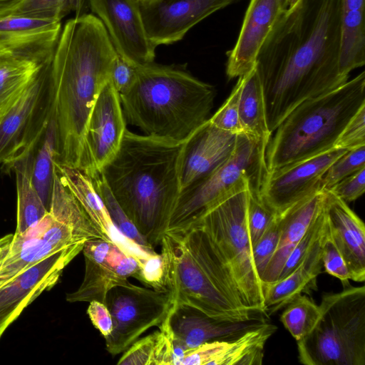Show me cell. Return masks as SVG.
Masks as SVG:
<instances>
[{"instance_id": "1", "label": "cell", "mask_w": 365, "mask_h": 365, "mask_svg": "<svg viewBox=\"0 0 365 365\" xmlns=\"http://www.w3.org/2000/svg\"><path fill=\"white\" fill-rule=\"evenodd\" d=\"M340 46L341 0H298L281 14L256 60L272 134L299 103L348 81Z\"/></svg>"}, {"instance_id": "2", "label": "cell", "mask_w": 365, "mask_h": 365, "mask_svg": "<svg viewBox=\"0 0 365 365\" xmlns=\"http://www.w3.org/2000/svg\"><path fill=\"white\" fill-rule=\"evenodd\" d=\"M117 55L104 25L93 14H78L63 26L50 66L55 163L91 176L87 124L99 93L110 81Z\"/></svg>"}, {"instance_id": "3", "label": "cell", "mask_w": 365, "mask_h": 365, "mask_svg": "<svg viewBox=\"0 0 365 365\" xmlns=\"http://www.w3.org/2000/svg\"><path fill=\"white\" fill-rule=\"evenodd\" d=\"M188 140L138 135L126 129L117 154L101 173L120 207L154 248L168 231L182 190Z\"/></svg>"}, {"instance_id": "4", "label": "cell", "mask_w": 365, "mask_h": 365, "mask_svg": "<svg viewBox=\"0 0 365 365\" xmlns=\"http://www.w3.org/2000/svg\"><path fill=\"white\" fill-rule=\"evenodd\" d=\"M135 70L133 84L120 98L125 120L145 135L185 142L209 119L215 88L185 66L152 62Z\"/></svg>"}, {"instance_id": "5", "label": "cell", "mask_w": 365, "mask_h": 365, "mask_svg": "<svg viewBox=\"0 0 365 365\" xmlns=\"http://www.w3.org/2000/svg\"><path fill=\"white\" fill-rule=\"evenodd\" d=\"M365 106V73L296 106L274 131L266 149L270 173L334 148L339 135Z\"/></svg>"}, {"instance_id": "6", "label": "cell", "mask_w": 365, "mask_h": 365, "mask_svg": "<svg viewBox=\"0 0 365 365\" xmlns=\"http://www.w3.org/2000/svg\"><path fill=\"white\" fill-rule=\"evenodd\" d=\"M249 185L250 181L244 180L187 227H197L207 235L230 273L244 307L266 314L262 284L255 267L247 227Z\"/></svg>"}, {"instance_id": "7", "label": "cell", "mask_w": 365, "mask_h": 365, "mask_svg": "<svg viewBox=\"0 0 365 365\" xmlns=\"http://www.w3.org/2000/svg\"><path fill=\"white\" fill-rule=\"evenodd\" d=\"M312 330L297 341L305 365H365V287L326 293Z\"/></svg>"}, {"instance_id": "8", "label": "cell", "mask_w": 365, "mask_h": 365, "mask_svg": "<svg viewBox=\"0 0 365 365\" xmlns=\"http://www.w3.org/2000/svg\"><path fill=\"white\" fill-rule=\"evenodd\" d=\"M160 245L165 287L173 307L186 305L210 317L230 321L247 320L262 314L236 307L221 293L187 230L166 232Z\"/></svg>"}, {"instance_id": "9", "label": "cell", "mask_w": 365, "mask_h": 365, "mask_svg": "<svg viewBox=\"0 0 365 365\" xmlns=\"http://www.w3.org/2000/svg\"><path fill=\"white\" fill-rule=\"evenodd\" d=\"M267 145L246 133H239L232 155L210 174L181 190L167 232L186 228L245 180L250 181L251 192L260 194L269 174L265 158Z\"/></svg>"}, {"instance_id": "10", "label": "cell", "mask_w": 365, "mask_h": 365, "mask_svg": "<svg viewBox=\"0 0 365 365\" xmlns=\"http://www.w3.org/2000/svg\"><path fill=\"white\" fill-rule=\"evenodd\" d=\"M113 319V329L105 338L107 351L112 355L125 351L144 333L159 327L173 305L168 292L133 284L110 289L105 301Z\"/></svg>"}, {"instance_id": "11", "label": "cell", "mask_w": 365, "mask_h": 365, "mask_svg": "<svg viewBox=\"0 0 365 365\" xmlns=\"http://www.w3.org/2000/svg\"><path fill=\"white\" fill-rule=\"evenodd\" d=\"M51 62L0 118V164L5 171L36 141L51 114Z\"/></svg>"}, {"instance_id": "12", "label": "cell", "mask_w": 365, "mask_h": 365, "mask_svg": "<svg viewBox=\"0 0 365 365\" xmlns=\"http://www.w3.org/2000/svg\"><path fill=\"white\" fill-rule=\"evenodd\" d=\"M85 274L79 287L66 294L69 302L105 303L108 292L125 285L129 277H135L140 264L132 255L122 250L115 242L105 239L87 241L83 248Z\"/></svg>"}, {"instance_id": "13", "label": "cell", "mask_w": 365, "mask_h": 365, "mask_svg": "<svg viewBox=\"0 0 365 365\" xmlns=\"http://www.w3.org/2000/svg\"><path fill=\"white\" fill-rule=\"evenodd\" d=\"M88 4L120 56L133 66L154 62L157 46L147 35L139 0H88Z\"/></svg>"}, {"instance_id": "14", "label": "cell", "mask_w": 365, "mask_h": 365, "mask_svg": "<svg viewBox=\"0 0 365 365\" xmlns=\"http://www.w3.org/2000/svg\"><path fill=\"white\" fill-rule=\"evenodd\" d=\"M348 150L334 148L268 174L260 191L263 202L277 215L305 197L321 191L322 176Z\"/></svg>"}, {"instance_id": "15", "label": "cell", "mask_w": 365, "mask_h": 365, "mask_svg": "<svg viewBox=\"0 0 365 365\" xmlns=\"http://www.w3.org/2000/svg\"><path fill=\"white\" fill-rule=\"evenodd\" d=\"M240 0H144L140 10L147 35L156 46L180 41L212 14Z\"/></svg>"}, {"instance_id": "16", "label": "cell", "mask_w": 365, "mask_h": 365, "mask_svg": "<svg viewBox=\"0 0 365 365\" xmlns=\"http://www.w3.org/2000/svg\"><path fill=\"white\" fill-rule=\"evenodd\" d=\"M81 252L72 248L48 256L0 287V338L28 305L56 284L64 268Z\"/></svg>"}, {"instance_id": "17", "label": "cell", "mask_w": 365, "mask_h": 365, "mask_svg": "<svg viewBox=\"0 0 365 365\" xmlns=\"http://www.w3.org/2000/svg\"><path fill=\"white\" fill-rule=\"evenodd\" d=\"M120 95L110 81L93 106L86 132V148L93 178L117 154L126 128Z\"/></svg>"}, {"instance_id": "18", "label": "cell", "mask_w": 365, "mask_h": 365, "mask_svg": "<svg viewBox=\"0 0 365 365\" xmlns=\"http://www.w3.org/2000/svg\"><path fill=\"white\" fill-rule=\"evenodd\" d=\"M61 21L10 15L0 19V57L11 56L45 64L52 60Z\"/></svg>"}, {"instance_id": "19", "label": "cell", "mask_w": 365, "mask_h": 365, "mask_svg": "<svg viewBox=\"0 0 365 365\" xmlns=\"http://www.w3.org/2000/svg\"><path fill=\"white\" fill-rule=\"evenodd\" d=\"M287 8V0H250L235 45L227 52L229 78L241 77L255 66L261 46Z\"/></svg>"}, {"instance_id": "20", "label": "cell", "mask_w": 365, "mask_h": 365, "mask_svg": "<svg viewBox=\"0 0 365 365\" xmlns=\"http://www.w3.org/2000/svg\"><path fill=\"white\" fill-rule=\"evenodd\" d=\"M169 320L174 337L175 361L184 351L205 342L237 337L267 322L262 314L243 321L217 319L186 305L173 307Z\"/></svg>"}, {"instance_id": "21", "label": "cell", "mask_w": 365, "mask_h": 365, "mask_svg": "<svg viewBox=\"0 0 365 365\" xmlns=\"http://www.w3.org/2000/svg\"><path fill=\"white\" fill-rule=\"evenodd\" d=\"M324 212L327 229L348 267L350 279L365 280V226L347 202L325 190Z\"/></svg>"}, {"instance_id": "22", "label": "cell", "mask_w": 365, "mask_h": 365, "mask_svg": "<svg viewBox=\"0 0 365 365\" xmlns=\"http://www.w3.org/2000/svg\"><path fill=\"white\" fill-rule=\"evenodd\" d=\"M54 169L61 181L76 197L106 240L115 242L122 250L135 257L140 265L157 253L138 245L118 231L88 175L76 168L55 163Z\"/></svg>"}, {"instance_id": "23", "label": "cell", "mask_w": 365, "mask_h": 365, "mask_svg": "<svg viewBox=\"0 0 365 365\" xmlns=\"http://www.w3.org/2000/svg\"><path fill=\"white\" fill-rule=\"evenodd\" d=\"M237 134L215 127L209 119L202 124L187 143L182 190L208 175L225 162L235 150Z\"/></svg>"}, {"instance_id": "24", "label": "cell", "mask_w": 365, "mask_h": 365, "mask_svg": "<svg viewBox=\"0 0 365 365\" xmlns=\"http://www.w3.org/2000/svg\"><path fill=\"white\" fill-rule=\"evenodd\" d=\"M324 191L314 193L278 215L281 232L276 251L260 276L262 287L277 282L294 247L322 210Z\"/></svg>"}, {"instance_id": "25", "label": "cell", "mask_w": 365, "mask_h": 365, "mask_svg": "<svg viewBox=\"0 0 365 365\" xmlns=\"http://www.w3.org/2000/svg\"><path fill=\"white\" fill-rule=\"evenodd\" d=\"M324 230L294 270L284 278L262 287L267 316L284 307L297 295L308 293L316 287L317 277L322 272L323 267L322 237Z\"/></svg>"}, {"instance_id": "26", "label": "cell", "mask_w": 365, "mask_h": 365, "mask_svg": "<svg viewBox=\"0 0 365 365\" xmlns=\"http://www.w3.org/2000/svg\"><path fill=\"white\" fill-rule=\"evenodd\" d=\"M365 0H341V46L339 67L341 75L365 63Z\"/></svg>"}, {"instance_id": "27", "label": "cell", "mask_w": 365, "mask_h": 365, "mask_svg": "<svg viewBox=\"0 0 365 365\" xmlns=\"http://www.w3.org/2000/svg\"><path fill=\"white\" fill-rule=\"evenodd\" d=\"M33 159L34 144L13 163L11 168L15 172L17 191L15 235L23 234L37 224L48 212L32 183Z\"/></svg>"}, {"instance_id": "28", "label": "cell", "mask_w": 365, "mask_h": 365, "mask_svg": "<svg viewBox=\"0 0 365 365\" xmlns=\"http://www.w3.org/2000/svg\"><path fill=\"white\" fill-rule=\"evenodd\" d=\"M169 314L158 331L139 338L123 351L117 364L174 365L176 354Z\"/></svg>"}, {"instance_id": "29", "label": "cell", "mask_w": 365, "mask_h": 365, "mask_svg": "<svg viewBox=\"0 0 365 365\" xmlns=\"http://www.w3.org/2000/svg\"><path fill=\"white\" fill-rule=\"evenodd\" d=\"M242 77L239 101V119L242 131L268 144L272 134L267 123L263 89L256 64Z\"/></svg>"}, {"instance_id": "30", "label": "cell", "mask_w": 365, "mask_h": 365, "mask_svg": "<svg viewBox=\"0 0 365 365\" xmlns=\"http://www.w3.org/2000/svg\"><path fill=\"white\" fill-rule=\"evenodd\" d=\"M46 64L21 58L0 57V118L21 97Z\"/></svg>"}, {"instance_id": "31", "label": "cell", "mask_w": 365, "mask_h": 365, "mask_svg": "<svg viewBox=\"0 0 365 365\" xmlns=\"http://www.w3.org/2000/svg\"><path fill=\"white\" fill-rule=\"evenodd\" d=\"M56 131L52 112L47 125L34 143L31 180L48 212L53 185Z\"/></svg>"}, {"instance_id": "32", "label": "cell", "mask_w": 365, "mask_h": 365, "mask_svg": "<svg viewBox=\"0 0 365 365\" xmlns=\"http://www.w3.org/2000/svg\"><path fill=\"white\" fill-rule=\"evenodd\" d=\"M319 316V305L309 297L300 294L285 306L280 316V321L296 341H298L312 330Z\"/></svg>"}, {"instance_id": "33", "label": "cell", "mask_w": 365, "mask_h": 365, "mask_svg": "<svg viewBox=\"0 0 365 365\" xmlns=\"http://www.w3.org/2000/svg\"><path fill=\"white\" fill-rule=\"evenodd\" d=\"M91 180L97 194L103 202L113 223L118 231L138 245L149 251L155 252V248L140 235L135 226L120 207L108 187L103 175L98 173L91 178Z\"/></svg>"}, {"instance_id": "34", "label": "cell", "mask_w": 365, "mask_h": 365, "mask_svg": "<svg viewBox=\"0 0 365 365\" xmlns=\"http://www.w3.org/2000/svg\"><path fill=\"white\" fill-rule=\"evenodd\" d=\"M364 167L365 145L348 150L327 169L320 182V190H329L336 183Z\"/></svg>"}, {"instance_id": "35", "label": "cell", "mask_w": 365, "mask_h": 365, "mask_svg": "<svg viewBox=\"0 0 365 365\" xmlns=\"http://www.w3.org/2000/svg\"><path fill=\"white\" fill-rule=\"evenodd\" d=\"M325 215L322 207L319 215L314 220L304 235L289 255L278 280H280L289 275L299 266L314 244L321 236L325 227Z\"/></svg>"}, {"instance_id": "36", "label": "cell", "mask_w": 365, "mask_h": 365, "mask_svg": "<svg viewBox=\"0 0 365 365\" xmlns=\"http://www.w3.org/2000/svg\"><path fill=\"white\" fill-rule=\"evenodd\" d=\"M277 216L278 215L263 202L259 194L250 190L247 204V227L252 247L261 237Z\"/></svg>"}, {"instance_id": "37", "label": "cell", "mask_w": 365, "mask_h": 365, "mask_svg": "<svg viewBox=\"0 0 365 365\" xmlns=\"http://www.w3.org/2000/svg\"><path fill=\"white\" fill-rule=\"evenodd\" d=\"M243 83V77H239L230 96L222 106L209 118L215 127L233 133L242 132L239 119V101Z\"/></svg>"}, {"instance_id": "38", "label": "cell", "mask_w": 365, "mask_h": 365, "mask_svg": "<svg viewBox=\"0 0 365 365\" xmlns=\"http://www.w3.org/2000/svg\"><path fill=\"white\" fill-rule=\"evenodd\" d=\"M280 232V220L279 217L277 216L261 237L252 247V258L259 279L276 251Z\"/></svg>"}, {"instance_id": "39", "label": "cell", "mask_w": 365, "mask_h": 365, "mask_svg": "<svg viewBox=\"0 0 365 365\" xmlns=\"http://www.w3.org/2000/svg\"><path fill=\"white\" fill-rule=\"evenodd\" d=\"M68 13L65 0H25L12 15L61 21Z\"/></svg>"}, {"instance_id": "40", "label": "cell", "mask_w": 365, "mask_h": 365, "mask_svg": "<svg viewBox=\"0 0 365 365\" xmlns=\"http://www.w3.org/2000/svg\"><path fill=\"white\" fill-rule=\"evenodd\" d=\"M322 262L327 273L338 278L344 286L349 284L350 274L348 267L341 254L329 235L327 225L322 237Z\"/></svg>"}, {"instance_id": "41", "label": "cell", "mask_w": 365, "mask_h": 365, "mask_svg": "<svg viewBox=\"0 0 365 365\" xmlns=\"http://www.w3.org/2000/svg\"><path fill=\"white\" fill-rule=\"evenodd\" d=\"M365 145V106L346 124L334 144V148L351 150Z\"/></svg>"}, {"instance_id": "42", "label": "cell", "mask_w": 365, "mask_h": 365, "mask_svg": "<svg viewBox=\"0 0 365 365\" xmlns=\"http://www.w3.org/2000/svg\"><path fill=\"white\" fill-rule=\"evenodd\" d=\"M141 283L155 290L168 292L165 282V269L163 256L156 253L142 264L135 277Z\"/></svg>"}, {"instance_id": "43", "label": "cell", "mask_w": 365, "mask_h": 365, "mask_svg": "<svg viewBox=\"0 0 365 365\" xmlns=\"http://www.w3.org/2000/svg\"><path fill=\"white\" fill-rule=\"evenodd\" d=\"M328 190L346 202L356 200L365 191V167L344 178Z\"/></svg>"}, {"instance_id": "44", "label": "cell", "mask_w": 365, "mask_h": 365, "mask_svg": "<svg viewBox=\"0 0 365 365\" xmlns=\"http://www.w3.org/2000/svg\"><path fill=\"white\" fill-rule=\"evenodd\" d=\"M135 77V66L118 54L111 68L110 82L119 95L124 93L132 86Z\"/></svg>"}, {"instance_id": "45", "label": "cell", "mask_w": 365, "mask_h": 365, "mask_svg": "<svg viewBox=\"0 0 365 365\" xmlns=\"http://www.w3.org/2000/svg\"><path fill=\"white\" fill-rule=\"evenodd\" d=\"M87 314L94 327L104 338L111 334L113 329V319L105 303L96 300L90 302Z\"/></svg>"}, {"instance_id": "46", "label": "cell", "mask_w": 365, "mask_h": 365, "mask_svg": "<svg viewBox=\"0 0 365 365\" xmlns=\"http://www.w3.org/2000/svg\"><path fill=\"white\" fill-rule=\"evenodd\" d=\"M25 0H0V19L12 15Z\"/></svg>"}, {"instance_id": "47", "label": "cell", "mask_w": 365, "mask_h": 365, "mask_svg": "<svg viewBox=\"0 0 365 365\" xmlns=\"http://www.w3.org/2000/svg\"><path fill=\"white\" fill-rule=\"evenodd\" d=\"M13 237L14 235L9 234L0 239V267L9 252Z\"/></svg>"}, {"instance_id": "48", "label": "cell", "mask_w": 365, "mask_h": 365, "mask_svg": "<svg viewBox=\"0 0 365 365\" xmlns=\"http://www.w3.org/2000/svg\"><path fill=\"white\" fill-rule=\"evenodd\" d=\"M68 13L71 11L78 12L82 7L83 0H65Z\"/></svg>"}, {"instance_id": "49", "label": "cell", "mask_w": 365, "mask_h": 365, "mask_svg": "<svg viewBox=\"0 0 365 365\" xmlns=\"http://www.w3.org/2000/svg\"><path fill=\"white\" fill-rule=\"evenodd\" d=\"M298 0H287L288 7L292 6Z\"/></svg>"}, {"instance_id": "50", "label": "cell", "mask_w": 365, "mask_h": 365, "mask_svg": "<svg viewBox=\"0 0 365 365\" xmlns=\"http://www.w3.org/2000/svg\"><path fill=\"white\" fill-rule=\"evenodd\" d=\"M139 1H144V0H139Z\"/></svg>"}]
</instances>
